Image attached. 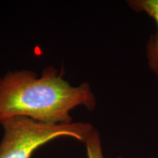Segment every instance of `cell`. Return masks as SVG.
<instances>
[{
	"mask_svg": "<svg viewBox=\"0 0 158 158\" xmlns=\"http://www.w3.org/2000/svg\"><path fill=\"white\" fill-rule=\"evenodd\" d=\"M78 106L95 108L90 85L72 86L54 67L44 68L40 77L26 70L0 77V120L24 116L47 124H70V111Z\"/></svg>",
	"mask_w": 158,
	"mask_h": 158,
	"instance_id": "6da1fadb",
	"label": "cell"
},
{
	"mask_svg": "<svg viewBox=\"0 0 158 158\" xmlns=\"http://www.w3.org/2000/svg\"><path fill=\"white\" fill-rule=\"evenodd\" d=\"M4 135L0 143V158H31L39 147L59 137L73 138L85 143L94 128L87 122L47 124L24 116L0 120Z\"/></svg>",
	"mask_w": 158,
	"mask_h": 158,
	"instance_id": "7a4b0ae2",
	"label": "cell"
},
{
	"mask_svg": "<svg viewBox=\"0 0 158 158\" xmlns=\"http://www.w3.org/2000/svg\"><path fill=\"white\" fill-rule=\"evenodd\" d=\"M127 4L137 13H146L157 23V31L147 42V59L149 68L158 81V0H130Z\"/></svg>",
	"mask_w": 158,
	"mask_h": 158,
	"instance_id": "3957f363",
	"label": "cell"
},
{
	"mask_svg": "<svg viewBox=\"0 0 158 158\" xmlns=\"http://www.w3.org/2000/svg\"><path fill=\"white\" fill-rule=\"evenodd\" d=\"M88 158H104L102 153L101 138L100 133L96 129L91 132L85 141ZM118 158H123L119 157Z\"/></svg>",
	"mask_w": 158,
	"mask_h": 158,
	"instance_id": "277c9868",
	"label": "cell"
}]
</instances>
